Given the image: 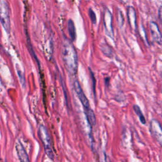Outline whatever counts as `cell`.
I'll return each mask as SVG.
<instances>
[{"label": "cell", "instance_id": "4fadbf2b", "mask_svg": "<svg viewBox=\"0 0 162 162\" xmlns=\"http://www.w3.org/2000/svg\"><path fill=\"white\" fill-rule=\"evenodd\" d=\"M101 51L105 55L109 58H112L113 56V51L112 48L108 45H103L101 47Z\"/></svg>", "mask_w": 162, "mask_h": 162}, {"label": "cell", "instance_id": "7c38bea8", "mask_svg": "<svg viewBox=\"0 0 162 162\" xmlns=\"http://www.w3.org/2000/svg\"><path fill=\"white\" fill-rule=\"evenodd\" d=\"M133 108H134V110L136 114L139 116V120H140V121H141V122L143 124H146V121L144 116L143 115V113L141 112V108H140L139 106H137V105H134Z\"/></svg>", "mask_w": 162, "mask_h": 162}, {"label": "cell", "instance_id": "e0dca14e", "mask_svg": "<svg viewBox=\"0 0 162 162\" xmlns=\"http://www.w3.org/2000/svg\"><path fill=\"white\" fill-rule=\"evenodd\" d=\"M90 72H91V76L92 77V82H93V92H94V94L95 95V85H96V80L94 76L93 73L92 72V71L90 70Z\"/></svg>", "mask_w": 162, "mask_h": 162}, {"label": "cell", "instance_id": "3957f363", "mask_svg": "<svg viewBox=\"0 0 162 162\" xmlns=\"http://www.w3.org/2000/svg\"><path fill=\"white\" fill-rule=\"evenodd\" d=\"M39 136L45 148L46 155L51 160L54 159V153L51 143V138L47 129L43 125H41L39 128Z\"/></svg>", "mask_w": 162, "mask_h": 162}, {"label": "cell", "instance_id": "2e32d148", "mask_svg": "<svg viewBox=\"0 0 162 162\" xmlns=\"http://www.w3.org/2000/svg\"><path fill=\"white\" fill-rule=\"evenodd\" d=\"M118 22H119V24L121 27L123 25L124 23V18L122 14V12L120 11H119L118 12Z\"/></svg>", "mask_w": 162, "mask_h": 162}, {"label": "cell", "instance_id": "8fae6325", "mask_svg": "<svg viewBox=\"0 0 162 162\" xmlns=\"http://www.w3.org/2000/svg\"><path fill=\"white\" fill-rule=\"evenodd\" d=\"M27 34V45H28V48H29V51H30V53L31 54V55L32 56V57L35 59L37 63H38L39 67H40V64H39V62L38 60V58H37L36 56V55L35 54L34 51V49L32 48V45H31V39H30V38H29V34L27 33H26Z\"/></svg>", "mask_w": 162, "mask_h": 162}, {"label": "cell", "instance_id": "7a4b0ae2", "mask_svg": "<svg viewBox=\"0 0 162 162\" xmlns=\"http://www.w3.org/2000/svg\"><path fill=\"white\" fill-rule=\"evenodd\" d=\"M73 86L79 100H80L81 104H82L84 108V113L88 122L90 123L91 126H95L96 123V119L95 114L92 108L90 107L89 102L82 88H81L79 83L77 80L74 81Z\"/></svg>", "mask_w": 162, "mask_h": 162}, {"label": "cell", "instance_id": "52a82bcc", "mask_svg": "<svg viewBox=\"0 0 162 162\" xmlns=\"http://www.w3.org/2000/svg\"><path fill=\"white\" fill-rule=\"evenodd\" d=\"M150 28L153 41L160 45L161 44V35L158 24L154 22H151Z\"/></svg>", "mask_w": 162, "mask_h": 162}, {"label": "cell", "instance_id": "6da1fadb", "mask_svg": "<svg viewBox=\"0 0 162 162\" xmlns=\"http://www.w3.org/2000/svg\"><path fill=\"white\" fill-rule=\"evenodd\" d=\"M62 58L66 70L70 75L75 76L78 69V56L74 46L69 40L63 44Z\"/></svg>", "mask_w": 162, "mask_h": 162}, {"label": "cell", "instance_id": "9a60e30c", "mask_svg": "<svg viewBox=\"0 0 162 162\" xmlns=\"http://www.w3.org/2000/svg\"><path fill=\"white\" fill-rule=\"evenodd\" d=\"M89 17H90V19L91 20V22L93 24H96V16L95 13L93 12V10L92 9H89Z\"/></svg>", "mask_w": 162, "mask_h": 162}, {"label": "cell", "instance_id": "30bf717a", "mask_svg": "<svg viewBox=\"0 0 162 162\" xmlns=\"http://www.w3.org/2000/svg\"><path fill=\"white\" fill-rule=\"evenodd\" d=\"M68 30L70 39L72 41H74L76 39V27L73 22L72 20H69L68 22Z\"/></svg>", "mask_w": 162, "mask_h": 162}, {"label": "cell", "instance_id": "5b68a950", "mask_svg": "<svg viewBox=\"0 0 162 162\" xmlns=\"http://www.w3.org/2000/svg\"><path fill=\"white\" fill-rule=\"evenodd\" d=\"M150 132L153 137L161 144L162 141V130L160 123L156 119H153L150 122Z\"/></svg>", "mask_w": 162, "mask_h": 162}, {"label": "cell", "instance_id": "ba28073f", "mask_svg": "<svg viewBox=\"0 0 162 162\" xmlns=\"http://www.w3.org/2000/svg\"><path fill=\"white\" fill-rule=\"evenodd\" d=\"M15 149L20 162H30L27 151H25L22 144L20 141H18L16 143Z\"/></svg>", "mask_w": 162, "mask_h": 162}, {"label": "cell", "instance_id": "5bb4252c", "mask_svg": "<svg viewBox=\"0 0 162 162\" xmlns=\"http://www.w3.org/2000/svg\"><path fill=\"white\" fill-rule=\"evenodd\" d=\"M17 73H18V76H19V79H20V82L22 86L23 87H25V79L24 73L18 68H17Z\"/></svg>", "mask_w": 162, "mask_h": 162}, {"label": "cell", "instance_id": "8992f818", "mask_svg": "<svg viewBox=\"0 0 162 162\" xmlns=\"http://www.w3.org/2000/svg\"><path fill=\"white\" fill-rule=\"evenodd\" d=\"M104 25L106 33L110 38H113V30L112 26V15L108 10H106L104 14Z\"/></svg>", "mask_w": 162, "mask_h": 162}, {"label": "cell", "instance_id": "277c9868", "mask_svg": "<svg viewBox=\"0 0 162 162\" xmlns=\"http://www.w3.org/2000/svg\"><path fill=\"white\" fill-rule=\"evenodd\" d=\"M0 22L7 32L10 31V19L8 6L7 4L0 0Z\"/></svg>", "mask_w": 162, "mask_h": 162}, {"label": "cell", "instance_id": "9c48e42d", "mask_svg": "<svg viewBox=\"0 0 162 162\" xmlns=\"http://www.w3.org/2000/svg\"><path fill=\"white\" fill-rule=\"evenodd\" d=\"M127 17L129 23L130 27L136 30V13L135 9L132 6H129L127 8Z\"/></svg>", "mask_w": 162, "mask_h": 162}]
</instances>
